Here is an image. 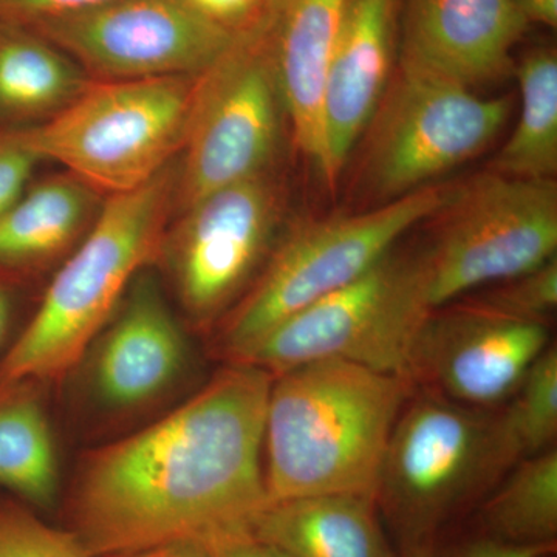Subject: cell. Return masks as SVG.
Listing matches in <instances>:
<instances>
[{
	"mask_svg": "<svg viewBox=\"0 0 557 557\" xmlns=\"http://www.w3.org/2000/svg\"><path fill=\"white\" fill-rule=\"evenodd\" d=\"M186 3L207 20L239 32L252 24L263 9L267 0H185Z\"/></svg>",
	"mask_w": 557,
	"mask_h": 557,
	"instance_id": "f546056e",
	"label": "cell"
},
{
	"mask_svg": "<svg viewBox=\"0 0 557 557\" xmlns=\"http://www.w3.org/2000/svg\"><path fill=\"white\" fill-rule=\"evenodd\" d=\"M39 161L16 129H0V215L30 186Z\"/></svg>",
	"mask_w": 557,
	"mask_h": 557,
	"instance_id": "4316f807",
	"label": "cell"
},
{
	"mask_svg": "<svg viewBox=\"0 0 557 557\" xmlns=\"http://www.w3.org/2000/svg\"><path fill=\"white\" fill-rule=\"evenodd\" d=\"M209 553L211 557H288L281 549L260 541L252 534L220 542L209 547Z\"/></svg>",
	"mask_w": 557,
	"mask_h": 557,
	"instance_id": "4dcf8cb0",
	"label": "cell"
},
{
	"mask_svg": "<svg viewBox=\"0 0 557 557\" xmlns=\"http://www.w3.org/2000/svg\"><path fill=\"white\" fill-rule=\"evenodd\" d=\"M27 27L97 81L199 76L239 33L207 20L185 0H106Z\"/></svg>",
	"mask_w": 557,
	"mask_h": 557,
	"instance_id": "8fae6325",
	"label": "cell"
},
{
	"mask_svg": "<svg viewBox=\"0 0 557 557\" xmlns=\"http://www.w3.org/2000/svg\"><path fill=\"white\" fill-rule=\"evenodd\" d=\"M555 549L511 547L474 534L457 541L440 537L426 547L399 557H539L552 555Z\"/></svg>",
	"mask_w": 557,
	"mask_h": 557,
	"instance_id": "83f0119b",
	"label": "cell"
},
{
	"mask_svg": "<svg viewBox=\"0 0 557 557\" xmlns=\"http://www.w3.org/2000/svg\"><path fill=\"white\" fill-rule=\"evenodd\" d=\"M527 28L515 0H408L399 60L474 89L515 70Z\"/></svg>",
	"mask_w": 557,
	"mask_h": 557,
	"instance_id": "2e32d148",
	"label": "cell"
},
{
	"mask_svg": "<svg viewBox=\"0 0 557 557\" xmlns=\"http://www.w3.org/2000/svg\"><path fill=\"white\" fill-rule=\"evenodd\" d=\"M509 115V98L480 97L457 81L399 60L362 135L361 188L379 205L426 188L480 156Z\"/></svg>",
	"mask_w": 557,
	"mask_h": 557,
	"instance_id": "ba28073f",
	"label": "cell"
},
{
	"mask_svg": "<svg viewBox=\"0 0 557 557\" xmlns=\"http://www.w3.org/2000/svg\"><path fill=\"white\" fill-rule=\"evenodd\" d=\"M516 463L498 409L468 408L416 388L392 429L375 490L398 555L443 537Z\"/></svg>",
	"mask_w": 557,
	"mask_h": 557,
	"instance_id": "277c9868",
	"label": "cell"
},
{
	"mask_svg": "<svg viewBox=\"0 0 557 557\" xmlns=\"http://www.w3.org/2000/svg\"><path fill=\"white\" fill-rule=\"evenodd\" d=\"M431 311L417 248H394L354 284L282 321L239 362L277 376L346 359L406 379L410 346Z\"/></svg>",
	"mask_w": 557,
	"mask_h": 557,
	"instance_id": "30bf717a",
	"label": "cell"
},
{
	"mask_svg": "<svg viewBox=\"0 0 557 557\" xmlns=\"http://www.w3.org/2000/svg\"><path fill=\"white\" fill-rule=\"evenodd\" d=\"M549 344L547 324L458 299L424 319L410 346L406 379L458 405L496 410Z\"/></svg>",
	"mask_w": 557,
	"mask_h": 557,
	"instance_id": "4fadbf2b",
	"label": "cell"
},
{
	"mask_svg": "<svg viewBox=\"0 0 557 557\" xmlns=\"http://www.w3.org/2000/svg\"><path fill=\"white\" fill-rule=\"evenodd\" d=\"M284 115L262 11L196 78L175 205L183 211L214 190L267 174Z\"/></svg>",
	"mask_w": 557,
	"mask_h": 557,
	"instance_id": "9c48e42d",
	"label": "cell"
},
{
	"mask_svg": "<svg viewBox=\"0 0 557 557\" xmlns=\"http://www.w3.org/2000/svg\"><path fill=\"white\" fill-rule=\"evenodd\" d=\"M0 557H90L64 527L40 518L38 509L0 494Z\"/></svg>",
	"mask_w": 557,
	"mask_h": 557,
	"instance_id": "d4e9b609",
	"label": "cell"
},
{
	"mask_svg": "<svg viewBox=\"0 0 557 557\" xmlns=\"http://www.w3.org/2000/svg\"><path fill=\"white\" fill-rule=\"evenodd\" d=\"M101 557H211V553L207 545L200 544V542L174 541Z\"/></svg>",
	"mask_w": 557,
	"mask_h": 557,
	"instance_id": "1f68e13d",
	"label": "cell"
},
{
	"mask_svg": "<svg viewBox=\"0 0 557 557\" xmlns=\"http://www.w3.org/2000/svg\"><path fill=\"white\" fill-rule=\"evenodd\" d=\"M11 319V298L9 292L0 285V343L9 332Z\"/></svg>",
	"mask_w": 557,
	"mask_h": 557,
	"instance_id": "836d02e7",
	"label": "cell"
},
{
	"mask_svg": "<svg viewBox=\"0 0 557 557\" xmlns=\"http://www.w3.org/2000/svg\"><path fill=\"white\" fill-rule=\"evenodd\" d=\"M448 190L426 186L366 211L289 231L256 284L230 310L220 354L228 362L242 361L282 321L364 276L408 231L435 214Z\"/></svg>",
	"mask_w": 557,
	"mask_h": 557,
	"instance_id": "5b68a950",
	"label": "cell"
},
{
	"mask_svg": "<svg viewBox=\"0 0 557 557\" xmlns=\"http://www.w3.org/2000/svg\"><path fill=\"white\" fill-rule=\"evenodd\" d=\"M465 298L507 317L548 325L557 309V258Z\"/></svg>",
	"mask_w": 557,
	"mask_h": 557,
	"instance_id": "484cf974",
	"label": "cell"
},
{
	"mask_svg": "<svg viewBox=\"0 0 557 557\" xmlns=\"http://www.w3.org/2000/svg\"><path fill=\"white\" fill-rule=\"evenodd\" d=\"M417 248L431 310L556 258V180L487 171L449 188Z\"/></svg>",
	"mask_w": 557,
	"mask_h": 557,
	"instance_id": "52a82bcc",
	"label": "cell"
},
{
	"mask_svg": "<svg viewBox=\"0 0 557 557\" xmlns=\"http://www.w3.org/2000/svg\"><path fill=\"white\" fill-rule=\"evenodd\" d=\"M0 487L38 509L60 496V465L49 417L28 387L0 395Z\"/></svg>",
	"mask_w": 557,
	"mask_h": 557,
	"instance_id": "7402d4cb",
	"label": "cell"
},
{
	"mask_svg": "<svg viewBox=\"0 0 557 557\" xmlns=\"http://www.w3.org/2000/svg\"><path fill=\"white\" fill-rule=\"evenodd\" d=\"M549 556H552V555H545V556H539V557H549Z\"/></svg>",
	"mask_w": 557,
	"mask_h": 557,
	"instance_id": "e575fe53",
	"label": "cell"
},
{
	"mask_svg": "<svg viewBox=\"0 0 557 557\" xmlns=\"http://www.w3.org/2000/svg\"><path fill=\"white\" fill-rule=\"evenodd\" d=\"M502 434L516 461L555 448L557 437V348L549 344L516 394L498 409Z\"/></svg>",
	"mask_w": 557,
	"mask_h": 557,
	"instance_id": "cb8c5ba5",
	"label": "cell"
},
{
	"mask_svg": "<svg viewBox=\"0 0 557 557\" xmlns=\"http://www.w3.org/2000/svg\"><path fill=\"white\" fill-rule=\"evenodd\" d=\"M91 81L78 62L38 32L0 21V129L50 120Z\"/></svg>",
	"mask_w": 557,
	"mask_h": 557,
	"instance_id": "d6986e66",
	"label": "cell"
},
{
	"mask_svg": "<svg viewBox=\"0 0 557 557\" xmlns=\"http://www.w3.org/2000/svg\"><path fill=\"white\" fill-rule=\"evenodd\" d=\"M527 24H541L555 28L557 25V0H515Z\"/></svg>",
	"mask_w": 557,
	"mask_h": 557,
	"instance_id": "d6a6232c",
	"label": "cell"
},
{
	"mask_svg": "<svg viewBox=\"0 0 557 557\" xmlns=\"http://www.w3.org/2000/svg\"><path fill=\"white\" fill-rule=\"evenodd\" d=\"M177 180L170 164L141 188L109 196L102 203L0 362V395L64 379L89 351L132 282L159 258Z\"/></svg>",
	"mask_w": 557,
	"mask_h": 557,
	"instance_id": "3957f363",
	"label": "cell"
},
{
	"mask_svg": "<svg viewBox=\"0 0 557 557\" xmlns=\"http://www.w3.org/2000/svg\"><path fill=\"white\" fill-rule=\"evenodd\" d=\"M116 310L100 333L89 380L98 405L129 412L150 405L177 381L188 366L189 346L149 274L135 277Z\"/></svg>",
	"mask_w": 557,
	"mask_h": 557,
	"instance_id": "5bb4252c",
	"label": "cell"
},
{
	"mask_svg": "<svg viewBox=\"0 0 557 557\" xmlns=\"http://www.w3.org/2000/svg\"><path fill=\"white\" fill-rule=\"evenodd\" d=\"M399 0H347L322 97L325 182L335 185L392 78Z\"/></svg>",
	"mask_w": 557,
	"mask_h": 557,
	"instance_id": "9a60e30c",
	"label": "cell"
},
{
	"mask_svg": "<svg viewBox=\"0 0 557 557\" xmlns=\"http://www.w3.org/2000/svg\"><path fill=\"white\" fill-rule=\"evenodd\" d=\"M347 0H267V36L293 138L325 178L322 97Z\"/></svg>",
	"mask_w": 557,
	"mask_h": 557,
	"instance_id": "e0dca14e",
	"label": "cell"
},
{
	"mask_svg": "<svg viewBox=\"0 0 557 557\" xmlns=\"http://www.w3.org/2000/svg\"><path fill=\"white\" fill-rule=\"evenodd\" d=\"M284 197L269 172L234 183L183 209L166 231V258L183 310L199 327L239 300L273 252Z\"/></svg>",
	"mask_w": 557,
	"mask_h": 557,
	"instance_id": "7c38bea8",
	"label": "cell"
},
{
	"mask_svg": "<svg viewBox=\"0 0 557 557\" xmlns=\"http://www.w3.org/2000/svg\"><path fill=\"white\" fill-rule=\"evenodd\" d=\"M478 534L511 547L556 548V448L509 469L479 504Z\"/></svg>",
	"mask_w": 557,
	"mask_h": 557,
	"instance_id": "44dd1931",
	"label": "cell"
},
{
	"mask_svg": "<svg viewBox=\"0 0 557 557\" xmlns=\"http://www.w3.org/2000/svg\"><path fill=\"white\" fill-rule=\"evenodd\" d=\"M520 115L490 171L508 177L555 180L557 174V54L536 47L515 65Z\"/></svg>",
	"mask_w": 557,
	"mask_h": 557,
	"instance_id": "603a6c76",
	"label": "cell"
},
{
	"mask_svg": "<svg viewBox=\"0 0 557 557\" xmlns=\"http://www.w3.org/2000/svg\"><path fill=\"white\" fill-rule=\"evenodd\" d=\"M408 379L324 359L274 376L267 408V498L368 494L395 421L412 392Z\"/></svg>",
	"mask_w": 557,
	"mask_h": 557,
	"instance_id": "7a4b0ae2",
	"label": "cell"
},
{
	"mask_svg": "<svg viewBox=\"0 0 557 557\" xmlns=\"http://www.w3.org/2000/svg\"><path fill=\"white\" fill-rule=\"evenodd\" d=\"M196 78L94 79L50 120L16 131L40 161H57L98 193H131L182 152Z\"/></svg>",
	"mask_w": 557,
	"mask_h": 557,
	"instance_id": "8992f818",
	"label": "cell"
},
{
	"mask_svg": "<svg viewBox=\"0 0 557 557\" xmlns=\"http://www.w3.org/2000/svg\"><path fill=\"white\" fill-rule=\"evenodd\" d=\"M98 197L69 172L28 186L0 215V269L38 265L67 251L100 214Z\"/></svg>",
	"mask_w": 557,
	"mask_h": 557,
	"instance_id": "ffe728a7",
	"label": "cell"
},
{
	"mask_svg": "<svg viewBox=\"0 0 557 557\" xmlns=\"http://www.w3.org/2000/svg\"><path fill=\"white\" fill-rule=\"evenodd\" d=\"M252 536L288 557H399L375 497L324 494L267 504Z\"/></svg>",
	"mask_w": 557,
	"mask_h": 557,
	"instance_id": "ac0fdd59",
	"label": "cell"
},
{
	"mask_svg": "<svg viewBox=\"0 0 557 557\" xmlns=\"http://www.w3.org/2000/svg\"><path fill=\"white\" fill-rule=\"evenodd\" d=\"M273 375L228 362L149 426L84 454L62 525L90 557L252 534L269 504L263 471Z\"/></svg>",
	"mask_w": 557,
	"mask_h": 557,
	"instance_id": "6da1fadb",
	"label": "cell"
},
{
	"mask_svg": "<svg viewBox=\"0 0 557 557\" xmlns=\"http://www.w3.org/2000/svg\"><path fill=\"white\" fill-rule=\"evenodd\" d=\"M102 2L106 0H0V21L33 25Z\"/></svg>",
	"mask_w": 557,
	"mask_h": 557,
	"instance_id": "f1b7e54d",
	"label": "cell"
}]
</instances>
